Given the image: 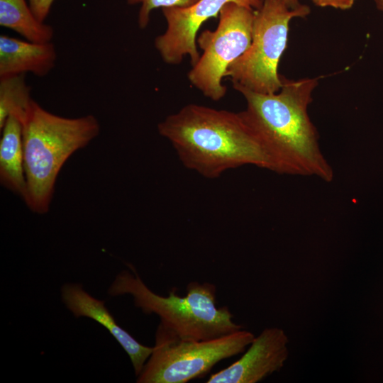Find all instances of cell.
Here are the masks:
<instances>
[{
    "label": "cell",
    "instance_id": "7a4b0ae2",
    "mask_svg": "<svg viewBox=\"0 0 383 383\" xmlns=\"http://www.w3.org/2000/svg\"><path fill=\"white\" fill-rule=\"evenodd\" d=\"M187 169L209 179L244 165L272 171L270 159L240 112L190 104L157 125Z\"/></svg>",
    "mask_w": 383,
    "mask_h": 383
},
{
    "label": "cell",
    "instance_id": "3957f363",
    "mask_svg": "<svg viewBox=\"0 0 383 383\" xmlns=\"http://www.w3.org/2000/svg\"><path fill=\"white\" fill-rule=\"evenodd\" d=\"M26 194L24 201L38 214L47 213L62 166L99 133L95 116L65 118L34 101L22 124Z\"/></svg>",
    "mask_w": 383,
    "mask_h": 383
},
{
    "label": "cell",
    "instance_id": "52a82bcc",
    "mask_svg": "<svg viewBox=\"0 0 383 383\" xmlns=\"http://www.w3.org/2000/svg\"><path fill=\"white\" fill-rule=\"evenodd\" d=\"M254 16V9L228 3L219 13L216 28L205 30L196 38L203 53L192 65L188 79L210 99L217 101L226 95L222 79L229 66L250 45Z\"/></svg>",
    "mask_w": 383,
    "mask_h": 383
},
{
    "label": "cell",
    "instance_id": "ba28073f",
    "mask_svg": "<svg viewBox=\"0 0 383 383\" xmlns=\"http://www.w3.org/2000/svg\"><path fill=\"white\" fill-rule=\"evenodd\" d=\"M231 2L256 10L263 0H198L185 8L162 9L167 28L155 38V47L162 60L177 65L188 56L192 65L196 64L200 57L196 46L200 27L210 18L217 17L222 8Z\"/></svg>",
    "mask_w": 383,
    "mask_h": 383
},
{
    "label": "cell",
    "instance_id": "e0dca14e",
    "mask_svg": "<svg viewBox=\"0 0 383 383\" xmlns=\"http://www.w3.org/2000/svg\"><path fill=\"white\" fill-rule=\"evenodd\" d=\"M320 7H332L340 10H347L353 7L355 0H311Z\"/></svg>",
    "mask_w": 383,
    "mask_h": 383
},
{
    "label": "cell",
    "instance_id": "277c9868",
    "mask_svg": "<svg viewBox=\"0 0 383 383\" xmlns=\"http://www.w3.org/2000/svg\"><path fill=\"white\" fill-rule=\"evenodd\" d=\"M117 274L108 289L111 296L130 294L136 307L144 313H155L160 324L183 340H209L243 328L233 321L227 306L218 307L216 286L209 282H192L187 294L178 295L175 288L163 296L155 294L143 282L135 267Z\"/></svg>",
    "mask_w": 383,
    "mask_h": 383
},
{
    "label": "cell",
    "instance_id": "9c48e42d",
    "mask_svg": "<svg viewBox=\"0 0 383 383\" xmlns=\"http://www.w3.org/2000/svg\"><path fill=\"white\" fill-rule=\"evenodd\" d=\"M289 338L279 328H265L243 355L214 373L207 383H257L279 371L289 357Z\"/></svg>",
    "mask_w": 383,
    "mask_h": 383
},
{
    "label": "cell",
    "instance_id": "8992f818",
    "mask_svg": "<svg viewBox=\"0 0 383 383\" xmlns=\"http://www.w3.org/2000/svg\"><path fill=\"white\" fill-rule=\"evenodd\" d=\"M255 337L240 329L209 340H183L159 324L152 353L136 382L186 383L202 377L218 362L243 353Z\"/></svg>",
    "mask_w": 383,
    "mask_h": 383
},
{
    "label": "cell",
    "instance_id": "8fae6325",
    "mask_svg": "<svg viewBox=\"0 0 383 383\" xmlns=\"http://www.w3.org/2000/svg\"><path fill=\"white\" fill-rule=\"evenodd\" d=\"M56 59V50L51 42L0 36V77L27 72L44 77L53 69Z\"/></svg>",
    "mask_w": 383,
    "mask_h": 383
},
{
    "label": "cell",
    "instance_id": "4fadbf2b",
    "mask_svg": "<svg viewBox=\"0 0 383 383\" xmlns=\"http://www.w3.org/2000/svg\"><path fill=\"white\" fill-rule=\"evenodd\" d=\"M0 25L31 42H51L54 34L50 26L35 17L26 0H0Z\"/></svg>",
    "mask_w": 383,
    "mask_h": 383
},
{
    "label": "cell",
    "instance_id": "5b68a950",
    "mask_svg": "<svg viewBox=\"0 0 383 383\" xmlns=\"http://www.w3.org/2000/svg\"><path fill=\"white\" fill-rule=\"evenodd\" d=\"M309 13L307 5L292 9L279 0H263L255 10L250 45L225 74L233 87L262 94L279 91L283 77L279 74L278 67L287 47L290 21Z\"/></svg>",
    "mask_w": 383,
    "mask_h": 383
},
{
    "label": "cell",
    "instance_id": "9a60e30c",
    "mask_svg": "<svg viewBox=\"0 0 383 383\" xmlns=\"http://www.w3.org/2000/svg\"><path fill=\"white\" fill-rule=\"evenodd\" d=\"M198 0H127L128 4H140L138 16V26L145 28L150 21L151 12L156 9L171 7L185 8L195 4Z\"/></svg>",
    "mask_w": 383,
    "mask_h": 383
},
{
    "label": "cell",
    "instance_id": "5bb4252c",
    "mask_svg": "<svg viewBox=\"0 0 383 383\" xmlns=\"http://www.w3.org/2000/svg\"><path fill=\"white\" fill-rule=\"evenodd\" d=\"M34 101L24 74L0 77V129L10 116L23 124Z\"/></svg>",
    "mask_w": 383,
    "mask_h": 383
},
{
    "label": "cell",
    "instance_id": "7c38bea8",
    "mask_svg": "<svg viewBox=\"0 0 383 383\" xmlns=\"http://www.w3.org/2000/svg\"><path fill=\"white\" fill-rule=\"evenodd\" d=\"M0 141V182L2 186L24 199L26 181L24 170L23 126L13 116L7 118Z\"/></svg>",
    "mask_w": 383,
    "mask_h": 383
},
{
    "label": "cell",
    "instance_id": "2e32d148",
    "mask_svg": "<svg viewBox=\"0 0 383 383\" xmlns=\"http://www.w3.org/2000/svg\"><path fill=\"white\" fill-rule=\"evenodd\" d=\"M29 6L35 16L41 22H44L48 16L51 6L55 0H28Z\"/></svg>",
    "mask_w": 383,
    "mask_h": 383
},
{
    "label": "cell",
    "instance_id": "d6986e66",
    "mask_svg": "<svg viewBox=\"0 0 383 383\" xmlns=\"http://www.w3.org/2000/svg\"><path fill=\"white\" fill-rule=\"evenodd\" d=\"M377 8L383 11V0H374Z\"/></svg>",
    "mask_w": 383,
    "mask_h": 383
},
{
    "label": "cell",
    "instance_id": "ac0fdd59",
    "mask_svg": "<svg viewBox=\"0 0 383 383\" xmlns=\"http://www.w3.org/2000/svg\"><path fill=\"white\" fill-rule=\"evenodd\" d=\"M285 4H287L289 7L294 9L299 7L301 6V4H300L299 0H279Z\"/></svg>",
    "mask_w": 383,
    "mask_h": 383
},
{
    "label": "cell",
    "instance_id": "30bf717a",
    "mask_svg": "<svg viewBox=\"0 0 383 383\" xmlns=\"http://www.w3.org/2000/svg\"><path fill=\"white\" fill-rule=\"evenodd\" d=\"M62 299L66 307L76 318H91L104 326L128 355L136 376L143 368L153 350L138 343L130 333L121 328L109 311L102 300L87 292L80 284H65L61 289Z\"/></svg>",
    "mask_w": 383,
    "mask_h": 383
},
{
    "label": "cell",
    "instance_id": "6da1fadb",
    "mask_svg": "<svg viewBox=\"0 0 383 383\" xmlns=\"http://www.w3.org/2000/svg\"><path fill=\"white\" fill-rule=\"evenodd\" d=\"M282 80L279 91L272 94L235 87L246 102L240 113L267 153L272 172L329 182L333 170L321 150L317 129L308 113L318 78Z\"/></svg>",
    "mask_w": 383,
    "mask_h": 383
}]
</instances>
